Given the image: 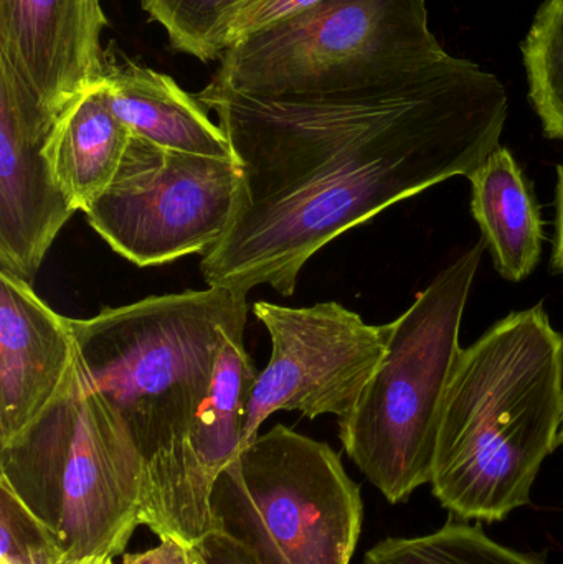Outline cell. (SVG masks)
<instances>
[{"mask_svg":"<svg viewBox=\"0 0 563 564\" xmlns=\"http://www.w3.org/2000/svg\"><path fill=\"white\" fill-rule=\"evenodd\" d=\"M195 98L217 115L241 171L234 221L204 254L210 288L293 295L336 238L499 148L509 96L448 52L369 85L321 95H247L212 79Z\"/></svg>","mask_w":563,"mask_h":564,"instance_id":"6da1fadb","label":"cell"},{"mask_svg":"<svg viewBox=\"0 0 563 564\" xmlns=\"http://www.w3.org/2000/svg\"><path fill=\"white\" fill-rule=\"evenodd\" d=\"M247 295L208 285L69 318L89 381L144 460V525L161 542L187 546L215 530L192 433L228 332L247 325Z\"/></svg>","mask_w":563,"mask_h":564,"instance_id":"7a4b0ae2","label":"cell"},{"mask_svg":"<svg viewBox=\"0 0 563 564\" xmlns=\"http://www.w3.org/2000/svg\"><path fill=\"white\" fill-rule=\"evenodd\" d=\"M563 423V335L544 304L512 312L453 370L436 441L433 496L462 520L499 522L531 502Z\"/></svg>","mask_w":563,"mask_h":564,"instance_id":"3957f363","label":"cell"},{"mask_svg":"<svg viewBox=\"0 0 563 564\" xmlns=\"http://www.w3.org/2000/svg\"><path fill=\"white\" fill-rule=\"evenodd\" d=\"M0 480L55 533L68 563L124 555L145 523L144 460L78 354L53 403L0 444Z\"/></svg>","mask_w":563,"mask_h":564,"instance_id":"277c9868","label":"cell"},{"mask_svg":"<svg viewBox=\"0 0 563 564\" xmlns=\"http://www.w3.org/2000/svg\"><path fill=\"white\" fill-rule=\"evenodd\" d=\"M476 243L389 324L376 373L339 420L344 451L390 503L432 482L446 390L463 348L459 328L485 254Z\"/></svg>","mask_w":563,"mask_h":564,"instance_id":"5b68a950","label":"cell"},{"mask_svg":"<svg viewBox=\"0 0 563 564\" xmlns=\"http://www.w3.org/2000/svg\"><path fill=\"white\" fill-rule=\"evenodd\" d=\"M210 512L257 564H350L364 503L329 444L277 424L218 474Z\"/></svg>","mask_w":563,"mask_h":564,"instance_id":"8992f818","label":"cell"},{"mask_svg":"<svg viewBox=\"0 0 563 564\" xmlns=\"http://www.w3.org/2000/svg\"><path fill=\"white\" fill-rule=\"evenodd\" d=\"M442 52L426 0H324L228 48L214 79L247 95H321Z\"/></svg>","mask_w":563,"mask_h":564,"instance_id":"52a82bcc","label":"cell"},{"mask_svg":"<svg viewBox=\"0 0 563 564\" xmlns=\"http://www.w3.org/2000/svg\"><path fill=\"white\" fill-rule=\"evenodd\" d=\"M240 184L235 159L167 151L132 134L111 184L83 214L119 257L162 267L204 257L224 238Z\"/></svg>","mask_w":563,"mask_h":564,"instance_id":"ba28073f","label":"cell"},{"mask_svg":"<svg viewBox=\"0 0 563 564\" xmlns=\"http://www.w3.org/2000/svg\"><path fill=\"white\" fill-rule=\"evenodd\" d=\"M251 308L270 334L271 357L251 391L241 449L278 411L346 416L386 355L389 324H367L334 301L307 307L260 301Z\"/></svg>","mask_w":563,"mask_h":564,"instance_id":"9c48e42d","label":"cell"},{"mask_svg":"<svg viewBox=\"0 0 563 564\" xmlns=\"http://www.w3.org/2000/svg\"><path fill=\"white\" fill-rule=\"evenodd\" d=\"M62 112L43 105L0 62V271L32 285L53 241L76 214L45 159Z\"/></svg>","mask_w":563,"mask_h":564,"instance_id":"30bf717a","label":"cell"},{"mask_svg":"<svg viewBox=\"0 0 563 564\" xmlns=\"http://www.w3.org/2000/svg\"><path fill=\"white\" fill-rule=\"evenodd\" d=\"M106 25L101 0H0V62L62 112L101 83Z\"/></svg>","mask_w":563,"mask_h":564,"instance_id":"8fae6325","label":"cell"},{"mask_svg":"<svg viewBox=\"0 0 563 564\" xmlns=\"http://www.w3.org/2000/svg\"><path fill=\"white\" fill-rule=\"evenodd\" d=\"M75 335L29 282L0 271V444L53 403L75 367Z\"/></svg>","mask_w":563,"mask_h":564,"instance_id":"7c38bea8","label":"cell"},{"mask_svg":"<svg viewBox=\"0 0 563 564\" xmlns=\"http://www.w3.org/2000/svg\"><path fill=\"white\" fill-rule=\"evenodd\" d=\"M101 86L115 115L138 138L167 151L235 159L227 135L195 96L112 43L106 48Z\"/></svg>","mask_w":563,"mask_h":564,"instance_id":"4fadbf2b","label":"cell"},{"mask_svg":"<svg viewBox=\"0 0 563 564\" xmlns=\"http://www.w3.org/2000/svg\"><path fill=\"white\" fill-rule=\"evenodd\" d=\"M132 132L115 115L101 83L76 96L56 119L45 149L56 187L85 212L121 167Z\"/></svg>","mask_w":563,"mask_h":564,"instance_id":"5bb4252c","label":"cell"},{"mask_svg":"<svg viewBox=\"0 0 563 564\" xmlns=\"http://www.w3.org/2000/svg\"><path fill=\"white\" fill-rule=\"evenodd\" d=\"M472 212L496 270L521 282L534 273L544 245V220L531 184L512 152L499 145L469 175Z\"/></svg>","mask_w":563,"mask_h":564,"instance_id":"9a60e30c","label":"cell"},{"mask_svg":"<svg viewBox=\"0 0 563 564\" xmlns=\"http://www.w3.org/2000/svg\"><path fill=\"white\" fill-rule=\"evenodd\" d=\"M243 334L245 327L228 332L210 390L195 417L192 447L198 477L208 497L218 474L243 446L248 403L260 373L245 348Z\"/></svg>","mask_w":563,"mask_h":564,"instance_id":"2e32d148","label":"cell"},{"mask_svg":"<svg viewBox=\"0 0 563 564\" xmlns=\"http://www.w3.org/2000/svg\"><path fill=\"white\" fill-rule=\"evenodd\" d=\"M364 564H542L492 540L485 530L450 520L436 532L387 539Z\"/></svg>","mask_w":563,"mask_h":564,"instance_id":"e0dca14e","label":"cell"},{"mask_svg":"<svg viewBox=\"0 0 563 564\" xmlns=\"http://www.w3.org/2000/svg\"><path fill=\"white\" fill-rule=\"evenodd\" d=\"M529 98L545 134L563 141V10L545 0L522 45Z\"/></svg>","mask_w":563,"mask_h":564,"instance_id":"ac0fdd59","label":"cell"},{"mask_svg":"<svg viewBox=\"0 0 563 564\" xmlns=\"http://www.w3.org/2000/svg\"><path fill=\"white\" fill-rule=\"evenodd\" d=\"M248 0H141L178 52L201 62L221 58L225 30Z\"/></svg>","mask_w":563,"mask_h":564,"instance_id":"d6986e66","label":"cell"},{"mask_svg":"<svg viewBox=\"0 0 563 564\" xmlns=\"http://www.w3.org/2000/svg\"><path fill=\"white\" fill-rule=\"evenodd\" d=\"M0 564H68L55 533L0 480Z\"/></svg>","mask_w":563,"mask_h":564,"instance_id":"ffe728a7","label":"cell"},{"mask_svg":"<svg viewBox=\"0 0 563 564\" xmlns=\"http://www.w3.org/2000/svg\"><path fill=\"white\" fill-rule=\"evenodd\" d=\"M321 2L324 0H248L225 30V52L250 36L307 12Z\"/></svg>","mask_w":563,"mask_h":564,"instance_id":"44dd1931","label":"cell"},{"mask_svg":"<svg viewBox=\"0 0 563 564\" xmlns=\"http://www.w3.org/2000/svg\"><path fill=\"white\" fill-rule=\"evenodd\" d=\"M185 560L187 564H257L243 546L220 530H212L185 546Z\"/></svg>","mask_w":563,"mask_h":564,"instance_id":"7402d4cb","label":"cell"},{"mask_svg":"<svg viewBox=\"0 0 563 564\" xmlns=\"http://www.w3.org/2000/svg\"><path fill=\"white\" fill-rule=\"evenodd\" d=\"M121 564H187L185 546L174 540H162L145 552L124 553Z\"/></svg>","mask_w":563,"mask_h":564,"instance_id":"603a6c76","label":"cell"},{"mask_svg":"<svg viewBox=\"0 0 563 564\" xmlns=\"http://www.w3.org/2000/svg\"><path fill=\"white\" fill-rule=\"evenodd\" d=\"M552 268L563 274V164L557 167V192H555V235L552 250Z\"/></svg>","mask_w":563,"mask_h":564,"instance_id":"cb8c5ba5","label":"cell"},{"mask_svg":"<svg viewBox=\"0 0 563 564\" xmlns=\"http://www.w3.org/2000/svg\"><path fill=\"white\" fill-rule=\"evenodd\" d=\"M68 564H115V558L111 556H89V558L78 560Z\"/></svg>","mask_w":563,"mask_h":564,"instance_id":"d4e9b609","label":"cell"},{"mask_svg":"<svg viewBox=\"0 0 563 564\" xmlns=\"http://www.w3.org/2000/svg\"><path fill=\"white\" fill-rule=\"evenodd\" d=\"M551 6H554L555 9H562L563 10V0H548Z\"/></svg>","mask_w":563,"mask_h":564,"instance_id":"484cf974","label":"cell"},{"mask_svg":"<svg viewBox=\"0 0 563 564\" xmlns=\"http://www.w3.org/2000/svg\"><path fill=\"white\" fill-rule=\"evenodd\" d=\"M561 444H563V423H562L561 434H559V446H561Z\"/></svg>","mask_w":563,"mask_h":564,"instance_id":"4316f807","label":"cell"}]
</instances>
